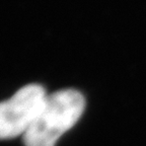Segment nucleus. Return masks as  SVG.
Returning <instances> with one entry per match:
<instances>
[{
	"label": "nucleus",
	"mask_w": 146,
	"mask_h": 146,
	"mask_svg": "<svg viewBox=\"0 0 146 146\" xmlns=\"http://www.w3.org/2000/svg\"><path fill=\"white\" fill-rule=\"evenodd\" d=\"M85 109V100L75 89L47 94L30 129L23 136L25 146H55L65 132L77 123Z\"/></svg>",
	"instance_id": "1"
},
{
	"label": "nucleus",
	"mask_w": 146,
	"mask_h": 146,
	"mask_svg": "<svg viewBox=\"0 0 146 146\" xmlns=\"http://www.w3.org/2000/svg\"><path fill=\"white\" fill-rule=\"evenodd\" d=\"M47 94L42 85L27 84L0 103V140L25 135L41 110Z\"/></svg>",
	"instance_id": "2"
}]
</instances>
